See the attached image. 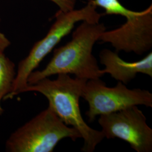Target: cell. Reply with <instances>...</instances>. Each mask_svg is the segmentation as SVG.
I'll return each instance as SVG.
<instances>
[{"label":"cell","instance_id":"cell-1","mask_svg":"<svg viewBox=\"0 0 152 152\" xmlns=\"http://www.w3.org/2000/svg\"><path fill=\"white\" fill-rule=\"evenodd\" d=\"M106 30L103 23L82 22L72 33L69 42L55 49L46 67L31 73L28 84L61 73L74 75L75 77L87 80L101 78L104 75L92 54V50L100 35Z\"/></svg>","mask_w":152,"mask_h":152},{"label":"cell","instance_id":"cell-2","mask_svg":"<svg viewBox=\"0 0 152 152\" xmlns=\"http://www.w3.org/2000/svg\"><path fill=\"white\" fill-rule=\"evenodd\" d=\"M55 80L45 78L21 90L23 92H37L49 102V107L65 125L76 129L81 135L83 152H94L105 136L103 132L91 128L84 121L80 107L83 88L87 80L72 78L68 74H58Z\"/></svg>","mask_w":152,"mask_h":152},{"label":"cell","instance_id":"cell-3","mask_svg":"<svg viewBox=\"0 0 152 152\" xmlns=\"http://www.w3.org/2000/svg\"><path fill=\"white\" fill-rule=\"evenodd\" d=\"M93 0L78 10L63 11L59 10L55 14V21L44 38L34 45L27 56L18 64L16 76L10 92L5 99L14 98L27 85L31 73L39 65L44 58L54 49L61 40L71 33L79 22L99 23L102 15L96 10Z\"/></svg>","mask_w":152,"mask_h":152},{"label":"cell","instance_id":"cell-4","mask_svg":"<svg viewBox=\"0 0 152 152\" xmlns=\"http://www.w3.org/2000/svg\"><path fill=\"white\" fill-rule=\"evenodd\" d=\"M82 138L76 129L65 125L50 107L13 132L5 143L8 152H52L61 140Z\"/></svg>","mask_w":152,"mask_h":152},{"label":"cell","instance_id":"cell-5","mask_svg":"<svg viewBox=\"0 0 152 152\" xmlns=\"http://www.w3.org/2000/svg\"><path fill=\"white\" fill-rule=\"evenodd\" d=\"M88 104L86 112L88 122L98 115L120 111L135 105L152 107V94L147 90L129 89L118 81L116 86L108 87L100 78L87 80L82 94Z\"/></svg>","mask_w":152,"mask_h":152},{"label":"cell","instance_id":"cell-6","mask_svg":"<svg viewBox=\"0 0 152 152\" xmlns=\"http://www.w3.org/2000/svg\"><path fill=\"white\" fill-rule=\"evenodd\" d=\"M98 123L105 138H118L129 143L137 152H152V129L136 105L100 115Z\"/></svg>","mask_w":152,"mask_h":152},{"label":"cell","instance_id":"cell-7","mask_svg":"<svg viewBox=\"0 0 152 152\" xmlns=\"http://www.w3.org/2000/svg\"><path fill=\"white\" fill-rule=\"evenodd\" d=\"M120 27L104 31L99 41L109 43L115 51L144 54L152 48V5L141 11H132Z\"/></svg>","mask_w":152,"mask_h":152},{"label":"cell","instance_id":"cell-8","mask_svg":"<svg viewBox=\"0 0 152 152\" xmlns=\"http://www.w3.org/2000/svg\"><path fill=\"white\" fill-rule=\"evenodd\" d=\"M99 58L100 63L104 66L102 69L104 75L108 73L125 85L129 83L138 73L152 78V52L139 61L127 62L120 58L117 52L105 49L100 53Z\"/></svg>","mask_w":152,"mask_h":152},{"label":"cell","instance_id":"cell-9","mask_svg":"<svg viewBox=\"0 0 152 152\" xmlns=\"http://www.w3.org/2000/svg\"><path fill=\"white\" fill-rule=\"evenodd\" d=\"M16 72L15 64L5 54H0V115L4 113L1 102L10 91Z\"/></svg>","mask_w":152,"mask_h":152},{"label":"cell","instance_id":"cell-10","mask_svg":"<svg viewBox=\"0 0 152 152\" xmlns=\"http://www.w3.org/2000/svg\"><path fill=\"white\" fill-rule=\"evenodd\" d=\"M97 7H102L107 15H119L126 17L132 10L126 8L118 0H93Z\"/></svg>","mask_w":152,"mask_h":152},{"label":"cell","instance_id":"cell-11","mask_svg":"<svg viewBox=\"0 0 152 152\" xmlns=\"http://www.w3.org/2000/svg\"><path fill=\"white\" fill-rule=\"evenodd\" d=\"M54 2L63 11H68L75 9L76 0H49Z\"/></svg>","mask_w":152,"mask_h":152},{"label":"cell","instance_id":"cell-12","mask_svg":"<svg viewBox=\"0 0 152 152\" xmlns=\"http://www.w3.org/2000/svg\"><path fill=\"white\" fill-rule=\"evenodd\" d=\"M10 41L5 35L0 31V54H4V52L10 45Z\"/></svg>","mask_w":152,"mask_h":152},{"label":"cell","instance_id":"cell-13","mask_svg":"<svg viewBox=\"0 0 152 152\" xmlns=\"http://www.w3.org/2000/svg\"><path fill=\"white\" fill-rule=\"evenodd\" d=\"M0 22H1V17H0Z\"/></svg>","mask_w":152,"mask_h":152}]
</instances>
